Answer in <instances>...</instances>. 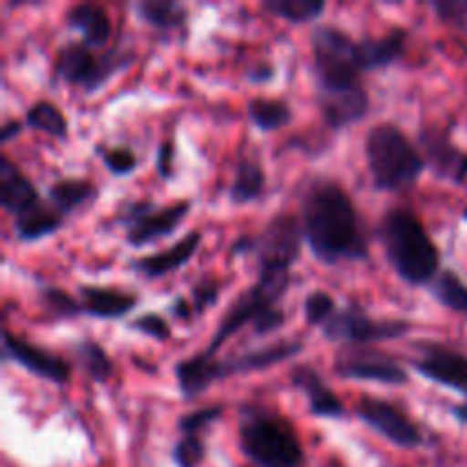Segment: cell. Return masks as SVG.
<instances>
[{
    "instance_id": "obj_1",
    "label": "cell",
    "mask_w": 467,
    "mask_h": 467,
    "mask_svg": "<svg viewBox=\"0 0 467 467\" xmlns=\"http://www.w3.org/2000/svg\"><path fill=\"white\" fill-rule=\"evenodd\" d=\"M301 226L315 258L324 265L368 258V233L351 196L331 178H313L299 201Z\"/></svg>"
},
{
    "instance_id": "obj_2",
    "label": "cell",
    "mask_w": 467,
    "mask_h": 467,
    "mask_svg": "<svg viewBox=\"0 0 467 467\" xmlns=\"http://www.w3.org/2000/svg\"><path fill=\"white\" fill-rule=\"evenodd\" d=\"M379 237L388 263L401 281L410 285H431L441 274V251L424 228L422 219L406 205L386 210L379 222Z\"/></svg>"
},
{
    "instance_id": "obj_3",
    "label": "cell",
    "mask_w": 467,
    "mask_h": 467,
    "mask_svg": "<svg viewBox=\"0 0 467 467\" xmlns=\"http://www.w3.org/2000/svg\"><path fill=\"white\" fill-rule=\"evenodd\" d=\"M237 445L255 467H301L306 461L295 427L260 404L242 406Z\"/></svg>"
},
{
    "instance_id": "obj_4",
    "label": "cell",
    "mask_w": 467,
    "mask_h": 467,
    "mask_svg": "<svg viewBox=\"0 0 467 467\" xmlns=\"http://www.w3.org/2000/svg\"><path fill=\"white\" fill-rule=\"evenodd\" d=\"M365 158L374 187L381 192L410 190L427 167L418 146L390 121L369 128L365 135Z\"/></svg>"
},
{
    "instance_id": "obj_5",
    "label": "cell",
    "mask_w": 467,
    "mask_h": 467,
    "mask_svg": "<svg viewBox=\"0 0 467 467\" xmlns=\"http://www.w3.org/2000/svg\"><path fill=\"white\" fill-rule=\"evenodd\" d=\"M304 240L301 219L281 213L269 219L258 235L237 237L231 255H254L258 274H290L292 265L299 260Z\"/></svg>"
},
{
    "instance_id": "obj_6",
    "label": "cell",
    "mask_w": 467,
    "mask_h": 467,
    "mask_svg": "<svg viewBox=\"0 0 467 467\" xmlns=\"http://www.w3.org/2000/svg\"><path fill=\"white\" fill-rule=\"evenodd\" d=\"M287 287H290V274H258L254 285L231 301L205 347V354L217 356L219 347H223V342L231 340L246 324L255 328L272 310L281 308L278 304L285 296Z\"/></svg>"
},
{
    "instance_id": "obj_7",
    "label": "cell",
    "mask_w": 467,
    "mask_h": 467,
    "mask_svg": "<svg viewBox=\"0 0 467 467\" xmlns=\"http://www.w3.org/2000/svg\"><path fill=\"white\" fill-rule=\"evenodd\" d=\"M313 71L317 91H336L360 85V68L356 62V39L336 26H319L310 36Z\"/></svg>"
},
{
    "instance_id": "obj_8",
    "label": "cell",
    "mask_w": 467,
    "mask_h": 467,
    "mask_svg": "<svg viewBox=\"0 0 467 467\" xmlns=\"http://www.w3.org/2000/svg\"><path fill=\"white\" fill-rule=\"evenodd\" d=\"M128 64H130V57L119 48L108 50V53H94V48L82 41H67L64 46H59L57 55H55L53 73L57 80L80 87L91 94Z\"/></svg>"
},
{
    "instance_id": "obj_9",
    "label": "cell",
    "mask_w": 467,
    "mask_h": 467,
    "mask_svg": "<svg viewBox=\"0 0 467 467\" xmlns=\"http://www.w3.org/2000/svg\"><path fill=\"white\" fill-rule=\"evenodd\" d=\"M190 210V199H178L169 205H158L150 199H140L123 203L114 217V223L126 228V242L140 249V246L153 244V242L171 235Z\"/></svg>"
},
{
    "instance_id": "obj_10",
    "label": "cell",
    "mask_w": 467,
    "mask_h": 467,
    "mask_svg": "<svg viewBox=\"0 0 467 467\" xmlns=\"http://www.w3.org/2000/svg\"><path fill=\"white\" fill-rule=\"evenodd\" d=\"M413 328L406 319H374L358 308H337L333 319L324 324L322 333L336 345H377V342L400 340Z\"/></svg>"
},
{
    "instance_id": "obj_11",
    "label": "cell",
    "mask_w": 467,
    "mask_h": 467,
    "mask_svg": "<svg viewBox=\"0 0 467 467\" xmlns=\"http://www.w3.org/2000/svg\"><path fill=\"white\" fill-rule=\"evenodd\" d=\"M337 377L351 381H377L386 386H406L409 374L395 356L369 345L342 347L333 360Z\"/></svg>"
},
{
    "instance_id": "obj_12",
    "label": "cell",
    "mask_w": 467,
    "mask_h": 467,
    "mask_svg": "<svg viewBox=\"0 0 467 467\" xmlns=\"http://www.w3.org/2000/svg\"><path fill=\"white\" fill-rule=\"evenodd\" d=\"M356 415L372 431L401 450H418L424 442L422 429L392 401L379 400V397H360L356 404Z\"/></svg>"
},
{
    "instance_id": "obj_13",
    "label": "cell",
    "mask_w": 467,
    "mask_h": 467,
    "mask_svg": "<svg viewBox=\"0 0 467 467\" xmlns=\"http://www.w3.org/2000/svg\"><path fill=\"white\" fill-rule=\"evenodd\" d=\"M413 369L420 377L450 388L467 400V356L463 351L451 349L441 342H418Z\"/></svg>"
},
{
    "instance_id": "obj_14",
    "label": "cell",
    "mask_w": 467,
    "mask_h": 467,
    "mask_svg": "<svg viewBox=\"0 0 467 467\" xmlns=\"http://www.w3.org/2000/svg\"><path fill=\"white\" fill-rule=\"evenodd\" d=\"M301 351H304V342L276 340L272 345L240 351V354H231L226 358H214L213 356V379L214 383H219L223 379L235 377V374L263 372V369L276 368V365L285 363V360L296 358Z\"/></svg>"
},
{
    "instance_id": "obj_15",
    "label": "cell",
    "mask_w": 467,
    "mask_h": 467,
    "mask_svg": "<svg viewBox=\"0 0 467 467\" xmlns=\"http://www.w3.org/2000/svg\"><path fill=\"white\" fill-rule=\"evenodd\" d=\"M3 358L14 360L26 372L35 374L44 381L57 383V386H64L71 377V368H68L62 356L53 354V351L44 349L39 345H32L26 337L14 336L9 328L3 331Z\"/></svg>"
},
{
    "instance_id": "obj_16",
    "label": "cell",
    "mask_w": 467,
    "mask_h": 467,
    "mask_svg": "<svg viewBox=\"0 0 467 467\" xmlns=\"http://www.w3.org/2000/svg\"><path fill=\"white\" fill-rule=\"evenodd\" d=\"M418 146L424 162L441 178L463 182L467 178V155L456 149L447 128L424 126L418 130Z\"/></svg>"
},
{
    "instance_id": "obj_17",
    "label": "cell",
    "mask_w": 467,
    "mask_h": 467,
    "mask_svg": "<svg viewBox=\"0 0 467 467\" xmlns=\"http://www.w3.org/2000/svg\"><path fill=\"white\" fill-rule=\"evenodd\" d=\"M317 103L322 117L331 130H342L363 121L369 109V94L365 85L347 87L336 91H317Z\"/></svg>"
},
{
    "instance_id": "obj_18",
    "label": "cell",
    "mask_w": 467,
    "mask_h": 467,
    "mask_svg": "<svg viewBox=\"0 0 467 467\" xmlns=\"http://www.w3.org/2000/svg\"><path fill=\"white\" fill-rule=\"evenodd\" d=\"M290 383L306 397L308 401V410L315 415V418H345L347 409L340 401V397L327 386L322 374L308 363L295 365L290 372Z\"/></svg>"
},
{
    "instance_id": "obj_19",
    "label": "cell",
    "mask_w": 467,
    "mask_h": 467,
    "mask_svg": "<svg viewBox=\"0 0 467 467\" xmlns=\"http://www.w3.org/2000/svg\"><path fill=\"white\" fill-rule=\"evenodd\" d=\"M201 231H190L187 235H182L181 240L173 242L167 249L158 251V254L141 255V258L130 260V272L137 274L141 278H162L169 276L171 272L181 269L182 265H187L194 255V251L201 244Z\"/></svg>"
},
{
    "instance_id": "obj_20",
    "label": "cell",
    "mask_w": 467,
    "mask_h": 467,
    "mask_svg": "<svg viewBox=\"0 0 467 467\" xmlns=\"http://www.w3.org/2000/svg\"><path fill=\"white\" fill-rule=\"evenodd\" d=\"M0 203L12 217H18L41 203L36 187L7 155H0Z\"/></svg>"
},
{
    "instance_id": "obj_21",
    "label": "cell",
    "mask_w": 467,
    "mask_h": 467,
    "mask_svg": "<svg viewBox=\"0 0 467 467\" xmlns=\"http://www.w3.org/2000/svg\"><path fill=\"white\" fill-rule=\"evenodd\" d=\"M406 30L392 27L383 36H365L356 41V62H358L360 73L377 71L395 64L406 50Z\"/></svg>"
},
{
    "instance_id": "obj_22",
    "label": "cell",
    "mask_w": 467,
    "mask_h": 467,
    "mask_svg": "<svg viewBox=\"0 0 467 467\" xmlns=\"http://www.w3.org/2000/svg\"><path fill=\"white\" fill-rule=\"evenodd\" d=\"M82 313L96 319H119L135 310L137 296L132 292H123L119 287L103 285H80Z\"/></svg>"
},
{
    "instance_id": "obj_23",
    "label": "cell",
    "mask_w": 467,
    "mask_h": 467,
    "mask_svg": "<svg viewBox=\"0 0 467 467\" xmlns=\"http://www.w3.org/2000/svg\"><path fill=\"white\" fill-rule=\"evenodd\" d=\"M67 26L82 35V44L89 48H100L112 36L109 14L96 3H78L67 12Z\"/></svg>"
},
{
    "instance_id": "obj_24",
    "label": "cell",
    "mask_w": 467,
    "mask_h": 467,
    "mask_svg": "<svg viewBox=\"0 0 467 467\" xmlns=\"http://www.w3.org/2000/svg\"><path fill=\"white\" fill-rule=\"evenodd\" d=\"M173 377H176L178 390L185 400H196L205 390L214 386L213 379V356L205 351L182 358L173 365Z\"/></svg>"
},
{
    "instance_id": "obj_25",
    "label": "cell",
    "mask_w": 467,
    "mask_h": 467,
    "mask_svg": "<svg viewBox=\"0 0 467 467\" xmlns=\"http://www.w3.org/2000/svg\"><path fill=\"white\" fill-rule=\"evenodd\" d=\"M48 203L57 210L62 217L76 213L82 205L94 201L99 196L94 182L85 181V178H59V181L50 182L48 185Z\"/></svg>"
},
{
    "instance_id": "obj_26",
    "label": "cell",
    "mask_w": 467,
    "mask_h": 467,
    "mask_svg": "<svg viewBox=\"0 0 467 467\" xmlns=\"http://www.w3.org/2000/svg\"><path fill=\"white\" fill-rule=\"evenodd\" d=\"M62 222V214L48 201H41V203H36L27 213L14 217V233H16V240L36 242L41 237L53 235L55 231H59Z\"/></svg>"
},
{
    "instance_id": "obj_27",
    "label": "cell",
    "mask_w": 467,
    "mask_h": 467,
    "mask_svg": "<svg viewBox=\"0 0 467 467\" xmlns=\"http://www.w3.org/2000/svg\"><path fill=\"white\" fill-rule=\"evenodd\" d=\"M265 182H267V176H265L263 164L254 158H240L235 176L228 187V199L237 205L254 203L263 196Z\"/></svg>"
},
{
    "instance_id": "obj_28",
    "label": "cell",
    "mask_w": 467,
    "mask_h": 467,
    "mask_svg": "<svg viewBox=\"0 0 467 467\" xmlns=\"http://www.w3.org/2000/svg\"><path fill=\"white\" fill-rule=\"evenodd\" d=\"M140 21L149 23L150 27L158 30H173V27L182 26L187 18L185 5L176 3V0H140L132 5Z\"/></svg>"
},
{
    "instance_id": "obj_29",
    "label": "cell",
    "mask_w": 467,
    "mask_h": 467,
    "mask_svg": "<svg viewBox=\"0 0 467 467\" xmlns=\"http://www.w3.org/2000/svg\"><path fill=\"white\" fill-rule=\"evenodd\" d=\"M73 356H76V363L80 365L82 372L96 383H108L109 377L114 372L112 358L105 354L103 347L96 340L89 337H82V340L73 342Z\"/></svg>"
},
{
    "instance_id": "obj_30",
    "label": "cell",
    "mask_w": 467,
    "mask_h": 467,
    "mask_svg": "<svg viewBox=\"0 0 467 467\" xmlns=\"http://www.w3.org/2000/svg\"><path fill=\"white\" fill-rule=\"evenodd\" d=\"M246 114H249V121L263 132L278 130L292 121L290 105L281 99H251L246 105Z\"/></svg>"
},
{
    "instance_id": "obj_31",
    "label": "cell",
    "mask_w": 467,
    "mask_h": 467,
    "mask_svg": "<svg viewBox=\"0 0 467 467\" xmlns=\"http://www.w3.org/2000/svg\"><path fill=\"white\" fill-rule=\"evenodd\" d=\"M431 295L451 313L463 315L467 319V285L461 281L459 274L451 269H441L431 283Z\"/></svg>"
},
{
    "instance_id": "obj_32",
    "label": "cell",
    "mask_w": 467,
    "mask_h": 467,
    "mask_svg": "<svg viewBox=\"0 0 467 467\" xmlns=\"http://www.w3.org/2000/svg\"><path fill=\"white\" fill-rule=\"evenodd\" d=\"M26 123L30 128H35V130L46 132L50 137H57V140H64L68 135L67 117L50 100H36V103H32L26 112Z\"/></svg>"
},
{
    "instance_id": "obj_33",
    "label": "cell",
    "mask_w": 467,
    "mask_h": 467,
    "mask_svg": "<svg viewBox=\"0 0 467 467\" xmlns=\"http://www.w3.org/2000/svg\"><path fill=\"white\" fill-rule=\"evenodd\" d=\"M263 7L290 23H310L327 12L324 0H265Z\"/></svg>"
},
{
    "instance_id": "obj_34",
    "label": "cell",
    "mask_w": 467,
    "mask_h": 467,
    "mask_svg": "<svg viewBox=\"0 0 467 467\" xmlns=\"http://www.w3.org/2000/svg\"><path fill=\"white\" fill-rule=\"evenodd\" d=\"M208 454V447L201 433H190L182 436L173 442L171 447V461L176 467H201Z\"/></svg>"
},
{
    "instance_id": "obj_35",
    "label": "cell",
    "mask_w": 467,
    "mask_h": 467,
    "mask_svg": "<svg viewBox=\"0 0 467 467\" xmlns=\"http://www.w3.org/2000/svg\"><path fill=\"white\" fill-rule=\"evenodd\" d=\"M39 301L44 306L46 313H50L57 319H71L82 315L80 299L71 296L68 292H64L62 287H44L39 292Z\"/></svg>"
},
{
    "instance_id": "obj_36",
    "label": "cell",
    "mask_w": 467,
    "mask_h": 467,
    "mask_svg": "<svg viewBox=\"0 0 467 467\" xmlns=\"http://www.w3.org/2000/svg\"><path fill=\"white\" fill-rule=\"evenodd\" d=\"M96 153L103 160V164L108 167L109 173L114 176H128L137 169V155L130 146H96Z\"/></svg>"
},
{
    "instance_id": "obj_37",
    "label": "cell",
    "mask_w": 467,
    "mask_h": 467,
    "mask_svg": "<svg viewBox=\"0 0 467 467\" xmlns=\"http://www.w3.org/2000/svg\"><path fill=\"white\" fill-rule=\"evenodd\" d=\"M337 313L336 299H333L328 292L315 290L306 296L304 301V317L310 327H324L333 319V315Z\"/></svg>"
},
{
    "instance_id": "obj_38",
    "label": "cell",
    "mask_w": 467,
    "mask_h": 467,
    "mask_svg": "<svg viewBox=\"0 0 467 467\" xmlns=\"http://www.w3.org/2000/svg\"><path fill=\"white\" fill-rule=\"evenodd\" d=\"M222 415H223V406L219 404L201 406V409H194L190 410V413L178 418V431H181L182 436H190V433H201V436H203L205 429H208L210 424L217 422Z\"/></svg>"
},
{
    "instance_id": "obj_39",
    "label": "cell",
    "mask_w": 467,
    "mask_h": 467,
    "mask_svg": "<svg viewBox=\"0 0 467 467\" xmlns=\"http://www.w3.org/2000/svg\"><path fill=\"white\" fill-rule=\"evenodd\" d=\"M431 7L442 23L467 35V0H436Z\"/></svg>"
},
{
    "instance_id": "obj_40",
    "label": "cell",
    "mask_w": 467,
    "mask_h": 467,
    "mask_svg": "<svg viewBox=\"0 0 467 467\" xmlns=\"http://www.w3.org/2000/svg\"><path fill=\"white\" fill-rule=\"evenodd\" d=\"M128 328H130V331H137V333H144V336L153 337V340H160V342L171 337L167 319L158 313H146V315H141V317L132 319V322L128 324Z\"/></svg>"
},
{
    "instance_id": "obj_41",
    "label": "cell",
    "mask_w": 467,
    "mask_h": 467,
    "mask_svg": "<svg viewBox=\"0 0 467 467\" xmlns=\"http://www.w3.org/2000/svg\"><path fill=\"white\" fill-rule=\"evenodd\" d=\"M219 290H222V283L214 281V278H201L194 287H192V296L190 304L194 313H203L205 308L217 304L219 299Z\"/></svg>"
},
{
    "instance_id": "obj_42",
    "label": "cell",
    "mask_w": 467,
    "mask_h": 467,
    "mask_svg": "<svg viewBox=\"0 0 467 467\" xmlns=\"http://www.w3.org/2000/svg\"><path fill=\"white\" fill-rule=\"evenodd\" d=\"M173 141L164 140L158 149V173L162 178H171L173 173Z\"/></svg>"
},
{
    "instance_id": "obj_43",
    "label": "cell",
    "mask_w": 467,
    "mask_h": 467,
    "mask_svg": "<svg viewBox=\"0 0 467 467\" xmlns=\"http://www.w3.org/2000/svg\"><path fill=\"white\" fill-rule=\"evenodd\" d=\"M272 78H274L272 64H255V67L249 71V80L258 82V85H263V82H269Z\"/></svg>"
},
{
    "instance_id": "obj_44",
    "label": "cell",
    "mask_w": 467,
    "mask_h": 467,
    "mask_svg": "<svg viewBox=\"0 0 467 467\" xmlns=\"http://www.w3.org/2000/svg\"><path fill=\"white\" fill-rule=\"evenodd\" d=\"M169 310H171L173 317H178V319H190L192 315H194V310H192V304L187 299H182V296L173 299V304L169 306Z\"/></svg>"
},
{
    "instance_id": "obj_45",
    "label": "cell",
    "mask_w": 467,
    "mask_h": 467,
    "mask_svg": "<svg viewBox=\"0 0 467 467\" xmlns=\"http://www.w3.org/2000/svg\"><path fill=\"white\" fill-rule=\"evenodd\" d=\"M21 130H23L21 121H7L3 128H0V144H7V141H12Z\"/></svg>"
},
{
    "instance_id": "obj_46",
    "label": "cell",
    "mask_w": 467,
    "mask_h": 467,
    "mask_svg": "<svg viewBox=\"0 0 467 467\" xmlns=\"http://www.w3.org/2000/svg\"><path fill=\"white\" fill-rule=\"evenodd\" d=\"M451 415H454L461 424H467V400L463 401V404L454 406V409H451Z\"/></svg>"
}]
</instances>
